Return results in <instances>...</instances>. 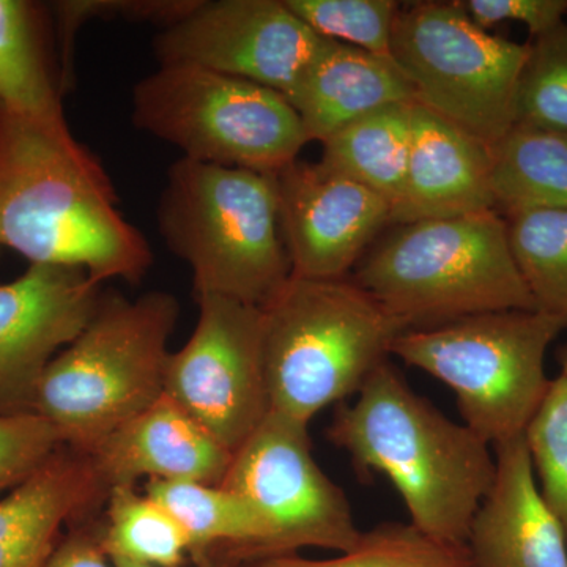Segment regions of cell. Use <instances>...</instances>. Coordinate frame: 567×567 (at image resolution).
I'll return each mask as SVG.
<instances>
[{
    "instance_id": "cell-1",
    "label": "cell",
    "mask_w": 567,
    "mask_h": 567,
    "mask_svg": "<svg viewBox=\"0 0 567 567\" xmlns=\"http://www.w3.org/2000/svg\"><path fill=\"white\" fill-rule=\"evenodd\" d=\"M63 265L93 281L140 282L153 264L144 235L123 218L110 175L66 122L0 103V251Z\"/></svg>"
},
{
    "instance_id": "cell-2",
    "label": "cell",
    "mask_w": 567,
    "mask_h": 567,
    "mask_svg": "<svg viewBox=\"0 0 567 567\" xmlns=\"http://www.w3.org/2000/svg\"><path fill=\"white\" fill-rule=\"evenodd\" d=\"M327 439L349 454L361 480L377 473L391 481L413 527L466 546L494 484V447L415 393L394 364L380 365L353 404L336 409Z\"/></svg>"
},
{
    "instance_id": "cell-3",
    "label": "cell",
    "mask_w": 567,
    "mask_h": 567,
    "mask_svg": "<svg viewBox=\"0 0 567 567\" xmlns=\"http://www.w3.org/2000/svg\"><path fill=\"white\" fill-rule=\"evenodd\" d=\"M352 281L406 331L537 309L511 252L505 218L495 210L398 224L364 254Z\"/></svg>"
},
{
    "instance_id": "cell-4",
    "label": "cell",
    "mask_w": 567,
    "mask_h": 567,
    "mask_svg": "<svg viewBox=\"0 0 567 567\" xmlns=\"http://www.w3.org/2000/svg\"><path fill=\"white\" fill-rule=\"evenodd\" d=\"M260 309L268 405L305 424L324 406L360 393L406 331L347 278L290 276Z\"/></svg>"
},
{
    "instance_id": "cell-5",
    "label": "cell",
    "mask_w": 567,
    "mask_h": 567,
    "mask_svg": "<svg viewBox=\"0 0 567 567\" xmlns=\"http://www.w3.org/2000/svg\"><path fill=\"white\" fill-rule=\"evenodd\" d=\"M178 316L181 305L167 292L136 300L102 292L91 320L51 361L37 391L35 413L58 429L63 445L91 454L163 398Z\"/></svg>"
},
{
    "instance_id": "cell-6",
    "label": "cell",
    "mask_w": 567,
    "mask_h": 567,
    "mask_svg": "<svg viewBox=\"0 0 567 567\" xmlns=\"http://www.w3.org/2000/svg\"><path fill=\"white\" fill-rule=\"evenodd\" d=\"M159 234L194 290L264 308L292 276L274 174L182 158L158 204Z\"/></svg>"
},
{
    "instance_id": "cell-7",
    "label": "cell",
    "mask_w": 567,
    "mask_h": 567,
    "mask_svg": "<svg viewBox=\"0 0 567 567\" xmlns=\"http://www.w3.org/2000/svg\"><path fill=\"white\" fill-rule=\"evenodd\" d=\"M567 319L513 309L405 331L391 354L454 391L462 420L494 447L525 435L550 388L548 347Z\"/></svg>"
},
{
    "instance_id": "cell-8",
    "label": "cell",
    "mask_w": 567,
    "mask_h": 567,
    "mask_svg": "<svg viewBox=\"0 0 567 567\" xmlns=\"http://www.w3.org/2000/svg\"><path fill=\"white\" fill-rule=\"evenodd\" d=\"M133 123L183 158L276 174L309 144L281 93L193 65H159L133 91Z\"/></svg>"
},
{
    "instance_id": "cell-9",
    "label": "cell",
    "mask_w": 567,
    "mask_h": 567,
    "mask_svg": "<svg viewBox=\"0 0 567 567\" xmlns=\"http://www.w3.org/2000/svg\"><path fill=\"white\" fill-rule=\"evenodd\" d=\"M528 52V43L484 31L458 2L404 3L391 39L415 103L491 148L516 126Z\"/></svg>"
},
{
    "instance_id": "cell-10",
    "label": "cell",
    "mask_w": 567,
    "mask_h": 567,
    "mask_svg": "<svg viewBox=\"0 0 567 567\" xmlns=\"http://www.w3.org/2000/svg\"><path fill=\"white\" fill-rule=\"evenodd\" d=\"M219 486L252 507L268 532L267 555L303 547L352 550L361 532L349 499L312 457L308 424L268 412L233 454Z\"/></svg>"
},
{
    "instance_id": "cell-11",
    "label": "cell",
    "mask_w": 567,
    "mask_h": 567,
    "mask_svg": "<svg viewBox=\"0 0 567 567\" xmlns=\"http://www.w3.org/2000/svg\"><path fill=\"white\" fill-rule=\"evenodd\" d=\"M189 341L169 353L164 394L235 453L267 413L262 309L219 295H199Z\"/></svg>"
},
{
    "instance_id": "cell-12",
    "label": "cell",
    "mask_w": 567,
    "mask_h": 567,
    "mask_svg": "<svg viewBox=\"0 0 567 567\" xmlns=\"http://www.w3.org/2000/svg\"><path fill=\"white\" fill-rule=\"evenodd\" d=\"M284 0H199L153 40L159 65H193L286 96L323 43Z\"/></svg>"
},
{
    "instance_id": "cell-13",
    "label": "cell",
    "mask_w": 567,
    "mask_h": 567,
    "mask_svg": "<svg viewBox=\"0 0 567 567\" xmlns=\"http://www.w3.org/2000/svg\"><path fill=\"white\" fill-rule=\"evenodd\" d=\"M100 287L63 265H31L0 286V416L35 413L41 377L91 320Z\"/></svg>"
},
{
    "instance_id": "cell-14",
    "label": "cell",
    "mask_w": 567,
    "mask_h": 567,
    "mask_svg": "<svg viewBox=\"0 0 567 567\" xmlns=\"http://www.w3.org/2000/svg\"><path fill=\"white\" fill-rule=\"evenodd\" d=\"M292 276L344 279L391 224V205L327 164L297 159L274 174Z\"/></svg>"
},
{
    "instance_id": "cell-15",
    "label": "cell",
    "mask_w": 567,
    "mask_h": 567,
    "mask_svg": "<svg viewBox=\"0 0 567 567\" xmlns=\"http://www.w3.org/2000/svg\"><path fill=\"white\" fill-rule=\"evenodd\" d=\"M494 454V484L466 539L475 567H567L565 532L537 487L525 435Z\"/></svg>"
},
{
    "instance_id": "cell-16",
    "label": "cell",
    "mask_w": 567,
    "mask_h": 567,
    "mask_svg": "<svg viewBox=\"0 0 567 567\" xmlns=\"http://www.w3.org/2000/svg\"><path fill=\"white\" fill-rule=\"evenodd\" d=\"M107 494L140 477L219 486L233 453L166 394L111 432L91 453Z\"/></svg>"
},
{
    "instance_id": "cell-17",
    "label": "cell",
    "mask_w": 567,
    "mask_h": 567,
    "mask_svg": "<svg viewBox=\"0 0 567 567\" xmlns=\"http://www.w3.org/2000/svg\"><path fill=\"white\" fill-rule=\"evenodd\" d=\"M495 210L492 148L413 104L404 193L391 224L431 221ZM496 212V210H495Z\"/></svg>"
},
{
    "instance_id": "cell-18",
    "label": "cell",
    "mask_w": 567,
    "mask_h": 567,
    "mask_svg": "<svg viewBox=\"0 0 567 567\" xmlns=\"http://www.w3.org/2000/svg\"><path fill=\"white\" fill-rule=\"evenodd\" d=\"M91 454L62 445L0 499V567H44L62 525L95 517L107 502Z\"/></svg>"
},
{
    "instance_id": "cell-19",
    "label": "cell",
    "mask_w": 567,
    "mask_h": 567,
    "mask_svg": "<svg viewBox=\"0 0 567 567\" xmlns=\"http://www.w3.org/2000/svg\"><path fill=\"white\" fill-rule=\"evenodd\" d=\"M286 99L309 142H324L380 107L415 103L412 87L393 61L328 39Z\"/></svg>"
},
{
    "instance_id": "cell-20",
    "label": "cell",
    "mask_w": 567,
    "mask_h": 567,
    "mask_svg": "<svg viewBox=\"0 0 567 567\" xmlns=\"http://www.w3.org/2000/svg\"><path fill=\"white\" fill-rule=\"evenodd\" d=\"M145 495L178 522L194 566L218 559L264 557L268 532L241 496L196 481L151 480Z\"/></svg>"
},
{
    "instance_id": "cell-21",
    "label": "cell",
    "mask_w": 567,
    "mask_h": 567,
    "mask_svg": "<svg viewBox=\"0 0 567 567\" xmlns=\"http://www.w3.org/2000/svg\"><path fill=\"white\" fill-rule=\"evenodd\" d=\"M413 104L369 112L322 142L320 162L382 196L391 212L404 193Z\"/></svg>"
},
{
    "instance_id": "cell-22",
    "label": "cell",
    "mask_w": 567,
    "mask_h": 567,
    "mask_svg": "<svg viewBox=\"0 0 567 567\" xmlns=\"http://www.w3.org/2000/svg\"><path fill=\"white\" fill-rule=\"evenodd\" d=\"M43 13L39 3L0 0V103L43 121L65 122Z\"/></svg>"
},
{
    "instance_id": "cell-23",
    "label": "cell",
    "mask_w": 567,
    "mask_h": 567,
    "mask_svg": "<svg viewBox=\"0 0 567 567\" xmlns=\"http://www.w3.org/2000/svg\"><path fill=\"white\" fill-rule=\"evenodd\" d=\"M492 194L503 218L567 210V136L514 126L492 148Z\"/></svg>"
},
{
    "instance_id": "cell-24",
    "label": "cell",
    "mask_w": 567,
    "mask_h": 567,
    "mask_svg": "<svg viewBox=\"0 0 567 567\" xmlns=\"http://www.w3.org/2000/svg\"><path fill=\"white\" fill-rule=\"evenodd\" d=\"M196 567H475L468 547L424 535L412 524L377 525L338 557L305 558L298 554L218 559Z\"/></svg>"
},
{
    "instance_id": "cell-25",
    "label": "cell",
    "mask_w": 567,
    "mask_h": 567,
    "mask_svg": "<svg viewBox=\"0 0 567 567\" xmlns=\"http://www.w3.org/2000/svg\"><path fill=\"white\" fill-rule=\"evenodd\" d=\"M102 540L111 559L141 565L182 567L188 555V537L178 522L134 486L115 487L107 496Z\"/></svg>"
},
{
    "instance_id": "cell-26",
    "label": "cell",
    "mask_w": 567,
    "mask_h": 567,
    "mask_svg": "<svg viewBox=\"0 0 567 567\" xmlns=\"http://www.w3.org/2000/svg\"><path fill=\"white\" fill-rule=\"evenodd\" d=\"M511 252L537 309L567 319V210L505 216Z\"/></svg>"
},
{
    "instance_id": "cell-27",
    "label": "cell",
    "mask_w": 567,
    "mask_h": 567,
    "mask_svg": "<svg viewBox=\"0 0 567 567\" xmlns=\"http://www.w3.org/2000/svg\"><path fill=\"white\" fill-rule=\"evenodd\" d=\"M528 44L518 81L516 126L567 136V22Z\"/></svg>"
},
{
    "instance_id": "cell-28",
    "label": "cell",
    "mask_w": 567,
    "mask_h": 567,
    "mask_svg": "<svg viewBox=\"0 0 567 567\" xmlns=\"http://www.w3.org/2000/svg\"><path fill=\"white\" fill-rule=\"evenodd\" d=\"M320 37L391 59V39L401 2L394 0H284Z\"/></svg>"
},
{
    "instance_id": "cell-29",
    "label": "cell",
    "mask_w": 567,
    "mask_h": 567,
    "mask_svg": "<svg viewBox=\"0 0 567 567\" xmlns=\"http://www.w3.org/2000/svg\"><path fill=\"white\" fill-rule=\"evenodd\" d=\"M537 487L567 543V379H551L543 405L525 431Z\"/></svg>"
},
{
    "instance_id": "cell-30",
    "label": "cell",
    "mask_w": 567,
    "mask_h": 567,
    "mask_svg": "<svg viewBox=\"0 0 567 567\" xmlns=\"http://www.w3.org/2000/svg\"><path fill=\"white\" fill-rule=\"evenodd\" d=\"M199 0H66L52 3L59 22L62 47V89L71 84L73 76V41L84 22L91 20H114L152 22L169 28L189 13Z\"/></svg>"
},
{
    "instance_id": "cell-31",
    "label": "cell",
    "mask_w": 567,
    "mask_h": 567,
    "mask_svg": "<svg viewBox=\"0 0 567 567\" xmlns=\"http://www.w3.org/2000/svg\"><path fill=\"white\" fill-rule=\"evenodd\" d=\"M62 445L58 429L39 413L0 416V495L20 486Z\"/></svg>"
},
{
    "instance_id": "cell-32",
    "label": "cell",
    "mask_w": 567,
    "mask_h": 567,
    "mask_svg": "<svg viewBox=\"0 0 567 567\" xmlns=\"http://www.w3.org/2000/svg\"><path fill=\"white\" fill-rule=\"evenodd\" d=\"M458 6L484 31L503 22H520L533 39L567 17V0H458Z\"/></svg>"
},
{
    "instance_id": "cell-33",
    "label": "cell",
    "mask_w": 567,
    "mask_h": 567,
    "mask_svg": "<svg viewBox=\"0 0 567 567\" xmlns=\"http://www.w3.org/2000/svg\"><path fill=\"white\" fill-rule=\"evenodd\" d=\"M44 567H114L103 547L102 517L70 524Z\"/></svg>"
},
{
    "instance_id": "cell-34",
    "label": "cell",
    "mask_w": 567,
    "mask_h": 567,
    "mask_svg": "<svg viewBox=\"0 0 567 567\" xmlns=\"http://www.w3.org/2000/svg\"><path fill=\"white\" fill-rule=\"evenodd\" d=\"M111 561H112V565H114V567H156V566L141 565V563L128 561V559H122V558H114V559H111Z\"/></svg>"
},
{
    "instance_id": "cell-35",
    "label": "cell",
    "mask_w": 567,
    "mask_h": 567,
    "mask_svg": "<svg viewBox=\"0 0 567 567\" xmlns=\"http://www.w3.org/2000/svg\"><path fill=\"white\" fill-rule=\"evenodd\" d=\"M559 360H561V374L559 375L566 377L567 379V349L563 350L561 358H559Z\"/></svg>"
}]
</instances>
